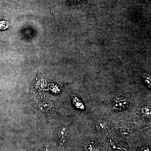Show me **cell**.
Segmentation results:
<instances>
[{
    "label": "cell",
    "mask_w": 151,
    "mask_h": 151,
    "mask_svg": "<svg viewBox=\"0 0 151 151\" xmlns=\"http://www.w3.org/2000/svg\"><path fill=\"white\" fill-rule=\"evenodd\" d=\"M127 105V102L125 100H120L117 102H115L114 106L117 108L119 107V108H124Z\"/></svg>",
    "instance_id": "6da1fadb"
},
{
    "label": "cell",
    "mask_w": 151,
    "mask_h": 151,
    "mask_svg": "<svg viewBox=\"0 0 151 151\" xmlns=\"http://www.w3.org/2000/svg\"><path fill=\"white\" fill-rule=\"evenodd\" d=\"M9 23L5 21H0V29H5L8 27Z\"/></svg>",
    "instance_id": "7a4b0ae2"
},
{
    "label": "cell",
    "mask_w": 151,
    "mask_h": 151,
    "mask_svg": "<svg viewBox=\"0 0 151 151\" xmlns=\"http://www.w3.org/2000/svg\"><path fill=\"white\" fill-rule=\"evenodd\" d=\"M143 111H143V113H144V114H145L147 116H149L150 115V109L148 108H145Z\"/></svg>",
    "instance_id": "3957f363"
},
{
    "label": "cell",
    "mask_w": 151,
    "mask_h": 151,
    "mask_svg": "<svg viewBox=\"0 0 151 151\" xmlns=\"http://www.w3.org/2000/svg\"><path fill=\"white\" fill-rule=\"evenodd\" d=\"M145 80L148 84H149V85L150 84V78H149V77H147L146 78Z\"/></svg>",
    "instance_id": "277c9868"
},
{
    "label": "cell",
    "mask_w": 151,
    "mask_h": 151,
    "mask_svg": "<svg viewBox=\"0 0 151 151\" xmlns=\"http://www.w3.org/2000/svg\"><path fill=\"white\" fill-rule=\"evenodd\" d=\"M143 151H149L148 149H145V150H143Z\"/></svg>",
    "instance_id": "5b68a950"
}]
</instances>
